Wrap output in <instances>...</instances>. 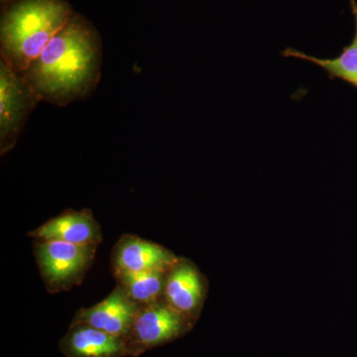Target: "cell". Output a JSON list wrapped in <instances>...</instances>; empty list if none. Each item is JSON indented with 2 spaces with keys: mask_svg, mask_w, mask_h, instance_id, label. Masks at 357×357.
Returning <instances> with one entry per match:
<instances>
[{
  "mask_svg": "<svg viewBox=\"0 0 357 357\" xmlns=\"http://www.w3.org/2000/svg\"><path fill=\"white\" fill-rule=\"evenodd\" d=\"M102 66L100 33L84 16L74 13L22 74L42 102L64 107L93 95Z\"/></svg>",
  "mask_w": 357,
  "mask_h": 357,
  "instance_id": "6da1fadb",
  "label": "cell"
},
{
  "mask_svg": "<svg viewBox=\"0 0 357 357\" xmlns=\"http://www.w3.org/2000/svg\"><path fill=\"white\" fill-rule=\"evenodd\" d=\"M73 14L67 0H18L4 7L0 18L1 60L24 72Z\"/></svg>",
  "mask_w": 357,
  "mask_h": 357,
  "instance_id": "7a4b0ae2",
  "label": "cell"
},
{
  "mask_svg": "<svg viewBox=\"0 0 357 357\" xmlns=\"http://www.w3.org/2000/svg\"><path fill=\"white\" fill-rule=\"evenodd\" d=\"M96 248L57 241H37L34 253L40 274L50 293L67 291L83 281Z\"/></svg>",
  "mask_w": 357,
  "mask_h": 357,
  "instance_id": "3957f363",
  "label": "cell"
},
{
  "mask_svg": "<svg viewBox=\"0 0 357 357\" xmlns=\"http://www.w3.org/2000/svg\"><path fill=\"white\" fill-rule=\"evenodd\" d=\"M42 102L22 73L0 59V153L15 147L28 119Z\"/></svg>",
  "mask_w": 357,
  "mask_h": 357,
  "instance_id": "277c9868",
  "label": "cell"
},
{
  "mask_svg": "<svg viewBox=\"0 0 357 357\" xmlns=\"http://www.w3.org/2000/svg\"><path fill=\"white\" fill-rule=\"evenodd\" d=\"M189 326V321L164 299L140 306L126 337L129 356H139L154 347L172 342L187 332Z\"/></svg>",
  "mask_w": 357,
  "mask_h": 357,
  "instance_id": "5b68a950",
  "label": "cell"
},
{
  "mask_svg": "<svg viewBox=\"0 0 357 357\" xmlns=\"http://www.w3.org/2000/svg\"><path fill=\"white\" fill-rule=\"evenodd\" d=\"M139 307L117 285L107 299L95 306L79 310L72 324H84L115 337L126 338L132 328Z\"/></svg>",
  "mask_w": 357,
  "mask_h": 357,
  "instance_id": "8992f818",
  "label": "cell"
},
{
  "mask_svg": "<svg viewBox=\"0 0 357 357\" xmlns=\"http://www.w3.org/2000/svg\"><path fill=\"white\" fill-rule=\"evenodd\" d=\"M178 260L163 246L131 234L122 236L112 252L114 272H169Z\"/></svg>",
  "mask_w": 357,
  "mask_h": 357,
  "instance_id": "52a82bcc",
  "label": "cell"
},
{
  "mask_svg": "<svg viewBox=\"0 0 357 357\" xmlns=\"http://www.w3.org/2000/svg\"><path fill=\"white\" fill-rule=\"evenodd\" d=\"M28 236L36 241H57L77 245L98 246L102 241L100 225L89 210L66 211L32 230Z\"/></svg>",
  "mask_w": 357,
  "mask_h": 357,
  "instance_id": "ba28073f",
  "label": "cell"
},
{
  "mask_svg": "<svg viewBox=\"0 0 357 357\" xmlns=\"http://www.w3.org/2000/svg\"><path fill=\"white\" fill-rule=\"evenodd\" d=\"M163 299L188 321L196 317L203 303L204 282L191 263L178 260L168 272Z\"/></svg>",
  "mask_w": 357,
  "mask_h": 357,
  "instance_id": "9c48e42d",
  "label": "cell"
},
{
  "mask_svg": "<svg viewBox=\"0 0 357 357\" xmlns=\"http://www.w3.org/2000/svg\"><path fill=\"white\" fill-rule=\"evenodd\" d=\"M67 357L129 356L126 338L115 337L84 324H72L60 342Z\"/></svg>",
  "mask_w": 357,
  "mask_h": 357,
  "instance_id": "30bf717a",
  "label": "cell"
},
{
  "mask_svg": "<svg viewBox=\"0 0 357 357\" xmlns=\"http://www.w3.org/2000/svg\"><path fill=\"white\" fill-rule=\"evenodd\" d=\"M352 15L354 18V39L349 46L345 47L338 57L335 59H321L307 55L296 49L288 48L283 51L284 57H292L300 60L309 61L312 64L323 68L331 79H340L354 84L357 88V1L349 0Z\"/></svg>",
  "mask_w": 357,
  "mask_h": 357,
  "instance_id": "8fae6325",
  "label": "cell"
},
{
  "mask_svg": "<svg viewBox=\"0 0 357 357\" xmlns=\"http://www.w3.org/2000/svg\"><path fill=\"white\" fill-rule=\"evenodd\" d=\"M168 272L115 271L117 285L139 306L163 299Z\"/></svg>",
  "mask_w": 357,
  "mask_h": 357,
  "instance_id": "7c38bea8",
  "label": "cell"
},
{
  "mask_svg": "<svg viewBox=\"0 0 357 357\" xmlns=\"http://www.w3.org/2000/svg\"><path fill=\"white\" fill-rule=\"evenodd\" d=\"M16 1H18V0H0V4H1V8H4V7L10 6Z\"/></svg>",
  "mask_w": 357,
  "mask_h": 357,
  "instance_id": "4fadbf2b",
  "label": "cell"
}]
</instances>
